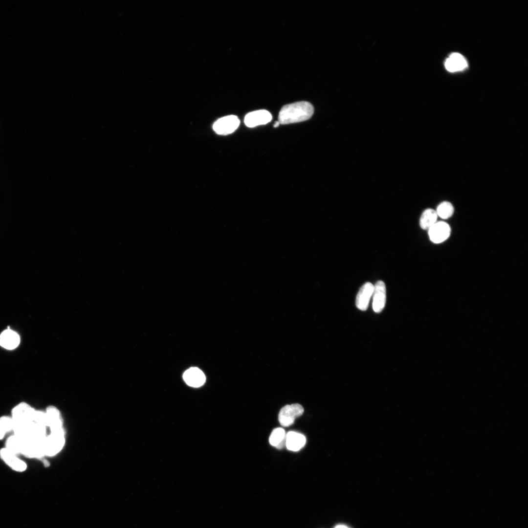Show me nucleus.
I'll list each match as a JSON object with an SVG mask.
<instances>
[{"instance_id":"1","label":"nucleus","mask_w":528,"mask_h":528,"mask_svg":"<svg viewBox=\"0 0 528 528\" xmlns=\"http://www.w3.org/2000/svg\"><path fill=\"white\" fill-rule=\"evenodd\" d=\"M314 108L309 102L300 101L285 105L279 112L278 121L281 124L295 123L309 119Z\"/></svg>"},{"instance_id":"2","label":"nucleus","mask_w":528,"mask_h":528,"mask_svg":"<svg viewBox=\"0 0 528 528\" xmlns=\"http://www.w3.org/2000/svg\"><path fill=\"white\" fill-rule=\"evenodd\" d=\"M45 438L31 437L24 440L21 455L28 459L41 460L44 462L45 456L44 450Z\"/></svg>"},{"instance_id":"3","label":"nucleus","mask_w":528,"mask_h":528,"mask_svg":"<svg viewBox=\"0 0 528 528\" xmlns=\"http://www.w3.org/2000/svg\"><path fill=\"white\" fill-rule=\"evenodd\" d=\"M65 442L63 429L50 432L46 436L44 442L45 456L52 457L57 454L62 449Z\"/></svg>"},{"instance_id":"4","label":"nucleus","mask_w":528,"mask_h":528,"mask_svg":"<svg viewBox=\"0 0 528 528\" xmlns=\"http://www.w3.org/2000/svg\"><path fill=\"white\" fill-rule=\"evenodd\" d=\"M304 412V408L298 403L286 405L280 411L278 419L280 424L285 427L292 425L295 419L301 416Z\"/></svg>"},{"instance_id":"5","label":"nucleus","mask_w":528,"mask_h":528,"mask_svg":"<svg viewBox=\"0 0 528 528\" xmlns=\"http://www.w3.org/2000/svg\"><path fill=\"white\" fill-rule=\"evenodd\" d=\"M238 117L234 115L222 117L213 124L214 131L220 135H227L234 132L240 125Z\"/></svg>"},{"instance_id":"6","label":"nucleus","mask_w":528,"mask_h":528,"mask_svg":"<svg viewBox=\"0 0 528 528\" xmlns=\"http://www.w3.org/2000/svg\"><path fill=\"white\" fill-rule=\"evenodd\" d=\"M0 459L12 470L17 472H23L27 468L25 462L17 455L5 449H0Z\"/></svg>"},{"instance_id":"7","label":"nucleus","mask_w":528,"mask_h":528,"mask_svg":"<svg viewBox=\"0 0 528 528\" xmlns=\"http://www.w3.org/2000/svg\"><path fill=\"white\" fill-rule=\"evenodd\" d=\"M35 410L29 403L20 402L12 408L10 416L14 422L31 421Z\"/></svg>"},{"instance_id":"8","label":"nucleus","mask_w":528,"mask_h":528,"mask_svg":"<svg viewBox=\"0 0 528 528\" xmlns=\"http://www.w3.org/2000/svg\"><path fill=\"white\" fill-rule=\"evenodd\" d=\"M451 232L450 226L443 221L436 222L428 229L430 240L436 243L445 241L449 237Z\"/></svg>"},{"instance_id":"9","label":"nucleus","mask_w":528,"mask_h":528,"mask_svg":"<svg viewBox=\"0 0 528 528\" xmlns=\"http://www.w3.org/2000/svg\"><path fill=\"white\" fill-rule=\"evenodd\" d=\"M272 119L271 113L266 110H261L250 112L247 113L244 118L245 125L249 128H253L259 125H264L269 122Z\"/></svg>"},{"instance_id":"10","label":"nucleus","mask_w":528,"mask_h":528,"mask_svg":"<svg viewBox=\"0 0 528 528\" xmlns=\"http://www.w3.org/2000/svg\"><path fill=\"white\" fill-rule=\"evenodd\" d=\"M386 286L382 281H378L374 286L373 308L375 312L379 313L384 308L386 298Z\"/></svg>"},{"instance_id":"11","label":"nucleus","mask_w":528,"mask_h":528,"mask_svg":"<svg viewBox=\"0 0 528 528\" xmlns=\"http://www.w3.org/2000/svg\"><path fill=\"white\" fill-rule=\"evenodd\" d=\"M374 286L367 282L360 288L356 298V306L360 310H366L369 306L370 299L373 295Z\"/></svg>"},{"instance_id":"12","label":"nucleus","mask_w":528,"mask_h":528,"mask_svg":"<svg viewBox=\"0 0 528 528\" xmlns=\"http://www.w3.org/2000/svg\"><path fill=\"white\" fill-rule=\"evenodd\" d=\"M45 413L46 415L47 427L50 432L59 430L63 428V420L59 410L54 406L47 407Z\"/></svg>"},{"instance_id":"13","label":"nucleus","mask_w":528,"mask_h":528,"mask_svg":"<svg viewBox=\"0 0 528 528\" xmlns=\"http://www.w3.org/2000/svg\"><path fill=\"white\" fill-rule=\"evenodd\" d=\"M185 382L190 386L198 387L202 386L205 381L204 373L199 369L192 367L188 369L183 374Z\"/></svg>"},{"instance_id":"14","label":"nucleus","mask_w":528,"mask_h":528,"mask_svg":"<svg viewBox=\"0 0 528 528\" xmlns=\"http://www.w3.org/2000/svg\"><path fill=\"white\" fill-rule=\"evenodd\" d=\"M445 66L448 71L453 72L463 70L467 66V63L462 55L453 53L446 60Z\"/></svg>"},{"instance_id":"15","label":"nucleus","mask_w":528,"mask_h":528,"mask_svg":"<svg viewBox=\"0 0 528 528\" xmlns=\"http://www.w3.org/2000/svg\"><path fill=\"white\" fill-rule=\"evenodd\" d=\"M306 439L302 434L289 431L286 434V446L290 451H297L305 445Z\"/></svg>"},{"instance_id":"16","label":"nucleus","mask_w":528,"mask_h":528,"mask_svg":"<svg viewBox=\"0 0 528 528\" xmlns=\"http://www.w3.org/2000/svg\"><path fill=\"white\" fill-rule=\"evenodd\" d=\"M20 340V336L16 332L8 329L0 335V345L4 348L12 350L19 345Z\"/></svg>"},{"instance_id":"17","label":"nucleus","mask_w":528,"mask_h":528,"mask_svg":"<svg viewBox=\"0 0 528 528\" xmlns=\"http://www.w3.org/2000/svg\"><path fill=\"white\" fill-rule=\"evenodd\" d=\"M23 440L12 433L5 440L4 447L9 451L20 456L23 444Z\"/></svg>"},{"instance_id":"18","label":"nucleus","mask_w":528,"mask_h":528,"mask_svg":"<svg viewBox=\"0 0 528 528\" xmlns=\"http://www.w3.org/2000/svg\"><path fill=\"white\" fill-rule=\"evenodd\" d=\"M286 433L285 430L281 427L274 429L269 438L270 444L280 449L286 446Z\"/></svg>"},{"instance_id":"19","label":"nucleus","mask_w":528,"mask_h":528,"mask_svg":"<svg viewBox=\"0 0 528 528\" xmlns=\"http://www.w3.org/2000/svg\"><path fill=\"white\" fill-rule=\"evenodd\" d=\"M438 215L435 210L432 209H427L422 214L419 220V224L421 228L424 230H428L436 222Z\"/></svg>"},{"instance_id":"20","label":"nucleus","mask_w":528,"mask_h":528,"mask_svg":"<svg viewBox=\"0 0 528 528\" xmlns=\"http://www.w3.org/2000/svg\"><path fill=\"white\" fill-rule=\"evenodd\" d=\"M14 421L10 416L2 415L0 417V440L6 436L13 432Z\"/></svg>"},{"instance_id":"21","label":"nucleus","mask_w":528,"mask_h":528,"mask_svg":"<svg viewBox=\"0 0 528 528\" xmlns=\"http://www.w3.org/2000/svg\"><path fill=\"white\" fill-rule=\"evenodd\" d=\"M438 216L443 219L450 218L454 213L452 204L448 201H443L438 206L436 211Z\"/></svg>"},{"instance_id":"22","label":"nucleus","mask_w":528,"mask_h":528,"mask_svg":"<svg viewBox=\"0 0 528 528\" xmlns=\"http://www.w3.org/2000/svg\"><path fill=\"white\" fill-rule=\"evenodd\" d=\"M280 124V123H279V122L278 121H276V122H275V124H274L273 127L274 128H277L279 126Z\"/></svg>"},{"instance_id":"23","label":"nucleus","mask_w":528,"mask_h":528,"mask_svg":"<svg viewBox=\"0 0 528 528\" xmlns=\"http://www.w3.org/2000/svg\"><path fill=\"white\" fill-rule=\"evenodd\" d=\"M335 528H348L347 527H346L345 526H344V525H338V526H336Z\"/></svg>"}]
</instances>
